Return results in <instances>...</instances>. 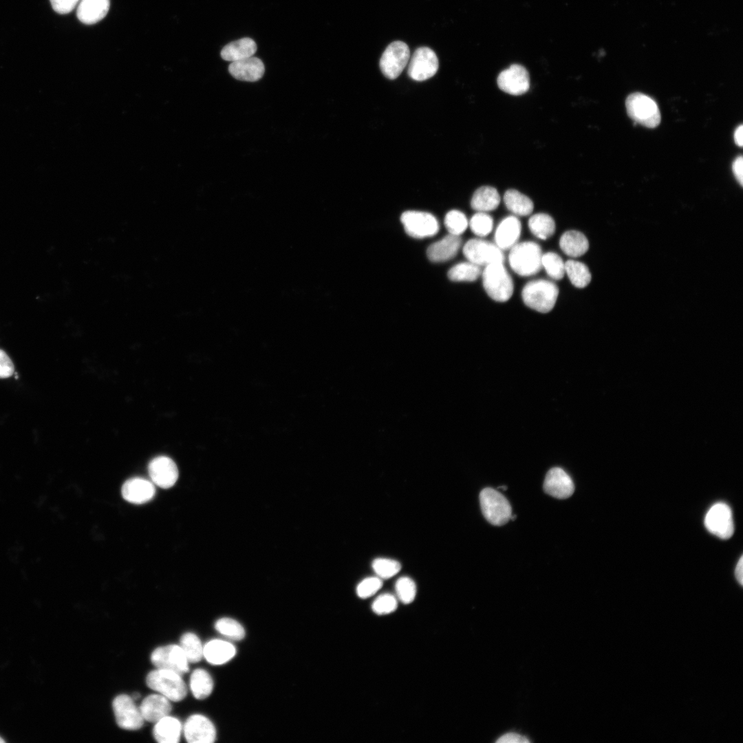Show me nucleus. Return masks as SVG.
I'll return each instance as SVG.
<instances>
[{"label":"nucleus","instance_id":"obj_1","mask_svg":"<svg viewBox=\"0 0 743 743\" xmlns=\"http://www.w3.org/2000/svg\"><path fill=\"white\" fill-rule=\"evenodd\" d=\"M542 255L540 246L535 242L517 243L510 249L508 262L515 273L528 277L541 270Z\"/></svg>","mask_w":743,"mask_h":743},{"label":"nucleus","instance_id":"obj_2","mask_svg":"<svg viewBox=\"0 0 743 743\" xmlns=\"http://www.w3.org/2000/svg\"><path fill=\"white\" fill-rule=\"evenodd\" d=\"M558 295L557 286L545 279L527 283L521 292L524 303L530 308L541 313H547L552 310Z\"/></svg>","mask_w":743,"mask_h":743},{"label":"nucleus","instance_id":"obj_3","mask_svg":"<svg viewBox=\"0 0 743 743\" xmlns=\"http://www.w3.org/2000/svg\"><path fill=\"white\" fill-rule=\"evenodd\" d=\"M482 283L487 294L497 302L507 301L513 293V281L503 263L485 266L482 272Z\"/></svg>","mask_w":743,"mask_h":743},{"label":"nucleus","instance_id":"obj_4","mask_svg":"<svg viewBox=\"0 0 743 743\" xmlns=\"http://www.w3.org/2000/svg\"><path fill=\"white\" fill-rule=\"evenodd\" d=\"M146 682L170 701H181L186 696V685L181 675L171 670L157 668L148 674Z\"/></svg>","mask_w":743,"mask_h":743},{"label":"nucleus","instance_id":"obj_5","mask_svg":"<svg viewBox=\"0 0 743 743\" xmlns=\"http://www.w3.org/2000/svg\"><path fill=\"white\" fill-rule=\"evenodd\" d=\"M628 116L636 122L654 128L660 122V113L656 103L648 96L636 92L629 94L625 101Z\"/></svg>","mask_w":743,"mask_h":743},{"label":"nucleus","instance_id":"obj_6","mask_svg":"<svg viewBox=\"0 0 743 743\" xmlns=\"http://www.w3.org/2000/svg\"><path fill=\"white\" fill-rule=\"evenodd\" d=\"M480 502L485 519L494 526L506 524L512 515L507 499L497 490L485 488L480 492Z\"/></svg>","mask_w":743,"mask_h":743},{"label":"nucleus","instance_id":"obj_7","mask_svg":"<svg viewBox=\"0 0 743 743\" xmlns=\"http://www.w3.org/2000/svg\"><path fill=\"white\" fill-rule=\"evenodd\" d=\"M410 58L408 45L401 41L391 43L383 52L380 59V68L384 76L395 79L400 76Z\"/></svg>","mask_w":743,"mask_h":743},{"label":"nucleus","instance_id":"obj_8","mask_svg":"<svg viewBox=\"0 0 743 743\" xmlns=\"http://www.w3.org/2000/svg\"><path fill=\"white\" fill-rule=\"evenodd\" d=\"M463 253L469 261L479 266L493 263H504V255L495 244L481 239H471L463 247Z\"/></svg>","mask_w":743,"mask_h":743},{"label":"nucleus","instance_id":"obj_9","mask_svg":"<svg viewBox=\"0 0 743 743\" xmlns=\"http://www.w3.org/2000/svg\"><path fill=\"white\" fill-rule=\"evenodd\" d=\"M400 220L407 235L422 239L435 235L439 230L437 219L431 213L408 211L403 213Z\"/></svg>","mask_w":743,"mask_h":743},{"label":"nucleus","instance_id":"obj_10","mask_svg":"<svg viewBox=\"0 0 743 743\" xmlns=\"http://www.w3.org/2000/svg\"><path fill=\"white\" fill-rule=\"evenodd\" d=\"M704 525L713 535L723 539L730 538L734 532L732 511L722 502L713 504L707 513Z\"/></svg>","mask_w":743,"mask_h":743},{"label":"nucleus","instance_id":"obj_11","mask_svg":"<svg viewBox=\"0 0 743 743\" xmlns=\"http://www.w3.org/2000/svg\"><path fill=\"white\" fill-rule=\"evenodd\" d=\"M439 67L438 58L429 47H420L409 58L408 75L416 81L426 80L433 76Z\"/></svg>","mask_w":743,"mask_h":743},{"label":"nucleus","instance_id":"obj_12","mask_svg":"<svg viewBox=\"0 0 743 743\" xmlns=\"http://www.w3.org/2000/svg\"><path fill=\"white\" fill-rule=\"evenodd\" d=\"M113 711L118 725L126 730H138L144 724L140 708L128 695L116 696L112 702Z\"/></svg>","mask_w":743,"mask_h":743},{"label":"nucleus","instance_id":"obj_13","mask_svg":"<svg viewBox=\"0 0 743 743\" xmlns=\"http://www.w3.org/2000/svg\"><path fill=\"white\" fill-rule=\"evenodd\" d=\"M151 663L159 669L173 671L180 675L189 671V661L182 647L168 645L156 648L151 655Z\"/></svg>","mask_w":743,"mask_h":743},{"label":"nucleus","instance_id":"obj_14","mask_svg":"<svg viewBox=\"0 0 743 743\" xmlns=\"http://www.w3.org/2000/svg\"><path fill=\"white\" fill-rule=\"evenodd\" d=\"M497 83L503 91L519 96L528 91L530 87V78L527 69L518 64L511 65L502 71L497 76Z\"/></svg>","mask_w":743,"mask_h":743},{"label":"nucleus","instance_id":"obj_15","mask_svg":"<svg viewBox=\"0 0 743 743\" xmlns=\"http://www.w3.org/2000/svg\"><path fill=\"white\" fill-rule=\"evenodd\" d=\"M186 740L190 743H211L216 739V730L213 722L206 716L191 715L183 726Z\"/></svg>","mask_w":743,"mask_h":743},{"label":"nucleus","instance_id":"obj_16","mask_svg":"<svg viewBox=\"0 0 743 743\" xmlns=\"http://www.w3.org/2000/svg\"><path fill=\"white\" fill-rule=\"evenodd\" d=\"M148 471L152 482L162 488H171L178 478L175 463L166 456H158L151 460Z\"/></svg>","mask_w":743,"mask_h":743},{"label":"nucleus","instance_id":"obj_17","mask_svg":"<svg viewBox=\"0 0 743 743\" xmlns=\"http://www.w3.org/2000/svg\"><path fill=\"white\" fill-rule=\"evenodd\" d=\"M543 491L553 497L564 499L573 494L574 485L571 477L563 469L554 467L550 469L546 475Z\"/></svg>","mask_w":743,"mask_h":743},{"label":"nucleus","instance_id":"obj_18","mask_svg":"<svg viewBox=\"0 0 743 743\" xmlns=\"http://www.w3.org/2000/svg\"><path fill=\"white\" fill-rule=\"evenodd\" d=\"M121 492L126 501L142 504L153 499L155 489L152 482L136 477L127 480L122 486Z\"/></svg>","mask_w":743,"mask_h":743},{"label":"nucleus","instance_id":"obj_19","mask_svg":"<svg viewBox=\"0 0 743 743\" xmlns=\"http://www.w3.org/2000/svg\"><path fill=\"white\" fill-rule=\"evenodd\" d=\"M228 72L233 77L239 80L255 82L263 76L265 67L261 59L251 56L232 62L229 65Z\"/></svg>","mask_w":743,"mask_h":743},{"label":"nucleus","instance_id":"obj_20","mask_svg":"<svg viewBox=\"0 0 743 743\" xmlns=\"http://www.w3.org/2000/svg\"><path fill=\"white\" fill-rule=\"evenodd\" d=\"M521 225L515 216L505 217L498 225L495 233V244L502 250H510L518 241Z\"/></svg>","mask_w":743,"mask_h":743},{"label":"nucleus","instance_id":"obj_21","mask_svg":"<svg viewBox=\"0 0 743 743\" xmlns=\"http://www.w3.org/2000/svg\"><path fill=\"white\" fill-rule=\"evenodd\" d=\"M461 245L460 236L449 234L430 245L427 250V255L432 262L446 261L457 255Z\"/></svg>","mask_w":743,"mask_h":743},{"label":"nucleus","instance_id":"obj_22","mask_svg":"<svg viewBox=\"0 0 743 743\" xmlns=\"http://www.w3.org/2000/svg\"><path fill=\"white\" fill-rule=\"evenodd\" d=\"M140 710L144 720L156 722L169 715L172 707L170 700L161 694H151L143 699Z\"/></svg>","mask_w":743,"mask_h":743},{"label":"nucleus","instance_id":"obj_23","mask_svg":"<svg viewBox=\"0 0 743 743\" xmlns=\"http://www.w3.org/2000/svg\"><path fill=\"white\" fill-rule=\"evenodd\" d=\"M109 6V0H80L76 15L83 23L92 25L107 15Z\"/></svg>","mask_w":743,"mask_h":743},{"label":"nucleus","instance_id":"obj_24","mask_svg":"<svg viewBox=\"0 0 743 743\" xmlns=\"http://www.w3.org/2000/svg\"><path fill=\"white\" fill-rule=\"evenodd\" d=\"M155 723L153 734L157 742L177 743L180 741L183 727L177 718L166 715Z\"/></svg>","mask_w":743,"mask_h":743},{"label":"nucleus","instance_id":"obj_25","mask_svg":"<svg viewBox=\"0 0 743 743\" xmlns=\"http://www.w3.org/2000/svg\"><path fill=\"white\" fill-rule=\"evenodd\" d=\"M236 649L230 643L214 639L208 641L203 649V656L213 665H222L233 658Z\"/></svg>","mask_w":743,"mask_h":743},{"label":"nucleus","instance_id":"obj_26","mask_svg":"<svg viewBox=\"0 0 743 743\" xmlns=\"http://www.w3.org/2000/svg\"><path fill=\"white\" fill-rule=\"evenodd\" d=\"M257 44L250 38H243L226 45L220 52L221 57L227 61L235 62L253 56Z\"/></svg>","mask_w":743,"mask_h":743},{"label":"nucleus","instance_id":"obj_27","mask_svg":"<svg viewBox=\"0 0 743 743\" xmlns=\"http://www.w3.org/2000/svg\"><path fill=\"white\" fill-rule=\"evenodd\" d=\"M559 246L566 255L579 257L588 251L589 242L585 235L580 231L568 230L561 236Z\"/></svg>","mask_w":743,"mask_h":743},{"label":"nucleus","instance_id":"obj_28","mask_svg":"<svg viewBox=\"0 0 743 743\" xmlns=\"http://www.w3.org/2000/svg\"><path fill=\"white\" fill-rule=\"evenodd\" d=\"M500 203V196L497 190L489 186L477 189L471 200V206L477 212L486 213L497 208Z\"/></svg>","mask_w":743,"mask_h":743},{"label":"nucleus","instance_id":"obj_29","mask_svg":"<svg viewBox=\"0 0 743 743\" xmlns=\"http://www.w3.org/2000/svg\"><path fill=\"white\" fill-rule=\"evenodd\" d=\"M504 202L506 208L512 213L517 216L529 215L534 208L532 201L526 195L515 189H509L505 192Z\"/></svg>","mask_w":743,"mask_h":743},{"label":"nucleus","instance_id":"obj_30","mask_svg":"<svg viewBox=\"0 0 743 743\" xmlns=\"http://www.w3.org/2000/svg\"><path fill=\"white\" fill-rule=\"evenodd\" d=\"M530 232L537 238L546 240L555 232V222L553 218L546 213H536L528 220Z\"/></svg>","mask_w":743,"mask_h":743},{"label":"nucleus","instance_id":"obj_31","mask_svg":"<svg viewBox=\"0 0 743 743\" xmlns=\"http://www.w3.org/2000/svg\"><path fill=\"white\" fill-rule=\"evenodd\" d=\"M190 688L194 697L204 699L212 692L213 681L211 675L203 669L194 670L190 677Z\"/></svg>","mask_w":743,"mask_h":743},{"label":"nucleus","instance_id":"obj_32","mask_svg":"<svg viewBox=\"0 0 743 743\" xmlns=\"http://www.w3.org/2000/svg\"><path fill=\"white\" fill-rule=\"evenodd\" d=\"M565 272L571 283L578 288H583L591 281L592 275L588 266L579 261L570 259L565 263Z\"/></svg>","mask_w":743,"mask_h":743},{"label":"nucleus","instance_id":"obj_33","mask_svg":"<svg viewBox=\"0 0 743 743\" xmlns=\"http://www.w3.org/2000/svg\"><path fill=\"white\" fill-rule=\"evenodd\" d=\"M482 274L480 266L470 261L461 262L448 271V278L453 281H475Z\"/></svg>","mask_w":743,"mask_h":743},{"label":"nucleus","instance_id":"obj_34","mask_svg":"<svg viewBox=\"0 0 743 743\" xmlns=\"http://www.w3.org/2000/svg\"><path fill=\"white\" fill-rule=\"evenodd\" d=\"M190 663H197L203 657L204 646L194 633L186 632L180 638V645Z\"/></svg>","mask_w":743,"mask_h":743},{"label":"nucleus","instance_id":"obj_35","mask_svg":"<svg viewBox=\"0 0 743 743\" xmlns=\"http://www.w3.org/2000/svg\"><path fill=\"white\" fill-rule=\"evenodd\" d=\"M541 265L548 275L554 280H560L565 275V263L561 257L553 252L542 255Z\"/></svg>","mask_w":743,"mask_h":743},{"label":"nucleus","instance_id":"obj_36","mask_svg":"<svg viewBox=\"0 0 743 743\" xmlns=\"http://www.w3.org/2000/svg\"><path fill=\"white\" fill-rule=\"evenodd\" d=\"M215 627L221 634L224 636L239 640L245 636V630L243 626L237 621L230 618H222L215 623Z\"/></svg>","mask_w":743,"mask_h":743},{"label":"nucleus","instance_id":"obj_37","mask_svg":"<svg viewBox=\"0 0 743 743\" xmlns=\"http://www.w3.org/2000/svg\"><path fill=\"white\" fill-rule=\"evenodd\" d=\"M444 226L449 234L460 236L466 230L469 222L462 212L452 210L445 216Z\"/></svg>","mask_w":743,"mask_h":743},{"label":"nucleus","instance_id":"obj_38","mask_svg":"<svg viewBox=\"0 0 743 743\" xmlns=\"http://www.w3.org/2000/svg\"><path fill=\"white\" fill-rule=\"evenodd\" d=\"M469 225L471 231L478 237H485L493 230V219L486 213L477 212L472 216Z\"/></svg>","mask_w":743,"mask_h":743},{"label":"nucleus","instance_id":"obj_39","mask_svg":"<svg viewBox=\"0 0 743 743\" xmlns=\"http://www.w3.org/2000/svg\"><path fill=\"white\" fill-rule=\"evenodd\" d=\"M372 568L380 579H389L399 572L400 563L394 559L378 558L373 561Z\"/></svg>","mask_w":743,"mask_h":743},{"label":"nucleus","instance_id":"obj_40","mask_svg":"<svg viewBox=\"0 0 743 743\" xmlns=\"http://www.w3.org/2000/svg\"><path fill=\"white\" fill-rule=\"evenodd\" d=\"M395 589L398 598L404 604L413 601L416 595V585L411 578L400 577L396 582Z\"/></svg>","mask_w":743,"mask_h":743},{"label":"nucleus","instance_id":"obj_41","mask_svg":"<svg viewBox=\"0 0 743 743\" xmlns=\"http://www.w3.org/2000/svg\"><path fill=\"white\" fill-rule=\"evenodd\" d=\"M398 607L396 597L390 594H383L373 602L372 609L378 615H385L394 612Z\"/></svg>","mask_w":743,"mask_h":743},{"label":"nucleus","instance_id":"obj_42","mask_svg":"<svg viewBox=\"0 0 743 743\" xmlns=\"http://www.w3.org/2000/svg\"><path fill=\"white\" fill-rule=\"evenodd\" d=\"M382 585L383 581L378 577H367L357 585L356 594L361 599H367L376 594Z\"/></svg>","mask_w":743,"mask_h":743},{"label":"nucleus","instance_id":"obj_43","mask_svg":"<svg viewBox=\"0 0 743 743\" xmlns=\"http://www.w3.org/2000/svg\"><path fill=\"white\" fill-rule=\"evenodd\" d=\"M14 371V364L8 355L0 349V378L10 377Z\"/></svg>","mask_w":743,"mask_h":743},{"label":"nucleus","instance_id":"obj_44","mask_svg":"<svg viewBox=\"0 0 743 743\" xmlns=\"http://www.w3.org/2000/svg\"><path fill=\"white\" fill-rule=\"evenodd\" d=\"M80 0H50L53 10L61 14L72 11Z\"/></svg>","mask_w":743,"mask_h":743},{"label":"nucleus","instance_id":"obj_45","mask_svg":"<svg viewBox=\"0 0 743 743\" xmlns=\"http://www.w3.org/2000/svg\"><path fill=\"white\" fill-rule=\"evenodd\" d=\"M529 742L526 737L515 733H506L497 740L499 743H527Z\"/></svg>","mask_w":743,"mask_h":743},{"label":"nucleus","instance_id":"obj_46","mask_svg":"<svg viewBox=\"0 0 743 743\" xmlns=\"http://www.w3.org/2000/svg\"><path fill=\"white\" fill-rule=\"evenodd\" d=\"M743 158L742 155L738 156L733 161L732 164V169L733 174L741 186L743 185Z\"/></svg>","mask_w":743,"mask_h":743},{"label":"nucleus","instance_id":"obj_47","mask_svg":"<svg viewBox=\"0 0 743 743\" xmlns=\"http://www.w3.org/2000/svg\"><path fill=\"white\" fill-rule=\"evenodd\" d=\"M735 576L739 583H743V557L740 558L735 570Z\"/></svg>","mask_w":743,"mask_h":743},{"label":"nucleus","instance_id":"obj_48","mask_svg":"<svg viewBox=\"0 0 743 743\" xmlns=\"http://www.w3.org/2000/svg\"><path fill=\"white\" fill-rule=\"evenodd\" d=\"M743 126L741 125L737 127L734 133V140L737 146L742 147L743 144L742 140Z\"/></svg>","mask_w":743,"mask_h":743},{"label":"nucleus","instance_id":"obj_49","mask_svg":"<svg viewBox=\"0 0 743 743\" xmlns=\"http://www.w3.org/2000/svg\"><path fill=\"white\" fill-rule=\"evenodd\" d=\"M139 697H140V694L138 693H135L133 695V699H138V698H139Z\"/></svg>","mask_w":743,"mask_h":743},{"label":"nucleus","instance_id":"obj_50","mask_svg":"<svg viewBox=\"0 0 743 743\" xmlns=\"http://www.w3.org/2000/svg\"><path fill=\"white\" fill-rule=\"evenodd\" d=\"M498 488H502L504 491H506L508 488V487L506 486H501L498 487Z\"/></svg>","mask_w":743,"mask_h":743},{"label":"nucleus","instance_id":"obj_51","mask_svg":"<svg viewBox=\"0 0 743 743\" xmlns=\"http://www.w3.org/2000/svg\"><path fill=\"white\" fill-rule=\"evenodd\" d=\"M516 517H517L516 515H511L510 519L514 521L516 519Z\"/></svg>","mask_w":743,"mask_h":743},{"label":"nucleus","instance_id":"obj_52","mask_svg":"<svg viewBox=\"0 0 743 743\" xmlns=\"http://www.w3.org/2000/svg\"><path fill=\"white\" fill-rule=\"evenodd\" d=\"M3 742H5V740L1 737H0V743Z\"/></svg>","mask_w":743,"mask_h":743}]
</instances>
